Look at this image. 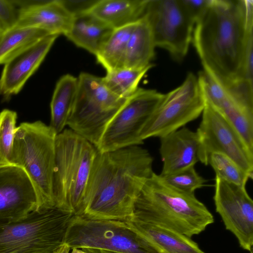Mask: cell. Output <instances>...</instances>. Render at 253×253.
Wrapping results in <instances>:
<instances>
[{
	"label": "cell",
	"instance_id": "2",
	"mask_svg": "<svg viewBox=\"0 0 253 253\" xmlns=\"http://www.w3.org/2000/svg\"><path fill=\"white\" fill-rule=\"evenodd\" d=\"M253 29L252 0H211L195 23L192 42L204 70L228 88L239 80Z\"/></svg>",
	"mask_w": 253,
	"mask_h": 253
},
{
	"label": "cell",
	"instance_id": "23",
	"mask_svg": "<svg viewBox=\"0 0 253 253\" xmlns=\"http://www.w3.org/2000/svg\"><path fill=\"white\" fill-rule=\"evenodd\" d=\"M78 78L66 74L56 83L50 102V126L58 134L66 126L78 88Z\"/></svg>",
	"mask_w": 253,
	"mask_h": 253
},
{
	"label": "cell",
	"instance_id": "12",
	"mask_svg": "<svg viewBox=\"0 0 253 253\" xmlns=\"http://www.w3.org/2000/svg\"><path fill=\"white\" fill-rule=\"evenodd\" d=\"M202 114V120L196 131L199 161L207 166L211 153H221L253 174V152L237 131L219 112L206 103Z\"/></svg>",
	"mask_w": 253,
	"mask_h": 253
},
{
	"label": "cell",
	"instance_id": "6",
	"mask_svg": "<svg viewBox=\"0 0 253 253\" xmlns=\"http://www.w3.org/2000/svg\"><path fill=\"white\" fill-rule=\"evenodd\" d=\"M73 215L54 207L18 220L0 218V253H53L64 244Z\"/></svg>",
	"mask_w": 253,
	"mask_h": 253
},
{
	"label": "cell",
	"instance_id": "18",
	"mask_svg": "<svg viewBox=\"0 0 253 253\" xmlns=\"http://www.w3.org/2000/svg\"><path fill=\"white\" fill-rule=\"evenodd\" d=\"M114 30L87 11L74 16L65 36L77 46L95 56Z\"/></svg>",
	"mask_w": 253,
	"mask_h": 253
},
{
	"label": "cell",
	"instance_id": "11",
	"mask_svg": "<svg viewBox=\"0 0 253 253\" xmlns=\"http://www.w3.org/2000/svg\"><path fill=\"white\" fill-rule=\"evenodd\" d=\"M164 95L155 89L139 87L110 122L97 150L108 152L143 144L141 130Z\"/></svg>",
	"mask_w": 253,
	"mask_h": 253
},
{
	"label": "cell",
	"instance_id": "24",
	"mask_svg": "<svg viewBox=\"0 0 253 253\" xmlns=\"http://www.w3.org/2000/svg\"><path fill=\"white\" fill-rule=\"evenodd\" d=\"M46 31L37 28L14 26L0 33V65L49 35Z\"/></svg>",
	"mask_w": 253,
	"mask_h": 253
},
{
	"label": "cell",
	"instance_id": "5",
	"mask_svg": "<svg viewBox=\"0 0 253 253\" xmlns=\"http://www.w3.org/2000/svg\"><path fill=\"white\" fill-rule=\"evenodd\" d=\"M58 134L41 121L22 123L17 127L11 161L31 180L37 198V211L55 207L53 178L55 144Z\"/></svg>",
	"mask_w": 253,
	"mask_h": 253
},
{
	"label": "cell",
	"instance_id": "20",
	"mask_svg": "<svg viewBox=\"0 0 253 253\" xmlns=\"http://www.w3.org/2000/svg\"><path fill=\"white\" fill-rule=\"evenodd\" d=\"M147 0H100L88 10L114 29L134 23L144 14Z\"/></svg>",
	"mask_w": 253,
	"mask_h": 253
},
{
	"label": "cell",
	"instance_id": "19",
	"mask_svg": "<svg viewBox=\"0 0 253 253\" xmlns=\"http://www.w3.org/2000/svg\"><path fill=\"white\" fill-rule=\"evenodd\" d=\"M124 222L163 253H205L190 238L173 230L133 219Z\"/></svg>",
	"mask_w": 253,
	"mask_h": 253
},
{
	"label": "cell",
	"instance_id": "32",
	"mask_svg": "<svg viewBox=\"0 0 253 253\" xmlns=\"http://www.w3.org/2000/svg\"><path fill=\"white\" fill-rule=\"evenodd\" d=\"M85 252L86 253H123L105 250H101V249H92V248H83L81 249Z\"/></svg>",
	"mask_w": 253,
	"mask_h": 253
},
{
	"label": "cell",
	"instance_id": "8",
	"mask_svg": "<svg viewBox=\"0 0 253 253\" xmlns=\"http://www.w3.org/2000/svg\"><path fill=\"white\" fill-rule=\"evenodd\" d=\"M64 244L73 248H92L123 253H163L124 221L94 219L74 214Z\"/></svg>",
	"mask_w": 253,
	"mask_h": 253
},
{
	"label": "cell",
	"instance_id": "21",
	"mask_svg": "<svg viewBox=\"0 0 253 253\" xmlns=\"http://www.w3.org/2000/svg\"><path fill=\"white\" fill-rule=\"evenodd\" d=\"M211 107L228 121L253 151V110L246 106L227 87L220 98Z\"/></svg>",
	"mask_w": 253,
	"mask_h": 253
},
{
	"label": "cell",
	"instance_id": "16",
	"mask_svg": "<svg viewBox=\"0 0 253 253\" xmlns=\"http://www.w3.org/2000/svg\"><path fill=\"white\" fill-rule=\"evenodd\" d=\"M58 37L47 36L4 64L0 78V95L8 98L21 91L39 68Z\"/></svg>",
	"mask_w": 253,
	"mask_h": 253
},
{
	"label": "cell",
	"instance_id": "22",
	"mask_svg": "<svg viewBox=\"0 0 253 253\" xmlns=\"http://www.w3.org/2000/svg\"><path fill=\"white\" fill-rule=\"evenodd\" d=\"M155 47L150 27L143 17L136 22L128 39L125 67L142 68L150 65Z\"/></svg>",
	"mask_w": 253,
	"mask_h": 253
},
{
	"label": "cell",
	"instance_id": "26",
	"mask_svg": "<svg viewBox=\"0 0 253 253\" xmlns=\"http://www.w3.org/2000/svg\"><path fill=\"white\" fill-rule=\"evenodd\" d=\"M153 66L152 64L142 68L124 67L107 72L103 81L113 93L128 99L137 90L141 79Z\"/></svg>",
	"mask_w": 253,
	"mask_h": 253
},
{
	"label": "cell",
	"instance_id": "14",
	"mask_svg": "<svg viewBox=\"0 0 253 253\" xmlns=\"http://www.w3.org/2000/svg\"><path fill=\"white\" fill-rule=\"evenodd\" d=\"M37 198L26 173L20 168L0 169V218L18 220L37 210Z\"/></svg>",
	"mask_w": 253,
	"mask_h": 253
},
{
	"label": "cell",
	"instance_id": "13",
	"mask_svg": "<svg viewBox=\"0 0 253 253\" xmlns=\"http://www.w3.org/2000/svg\"><path fill=\"white\" fill-rule=\"evenodd\" d=\"M213 200L226 229L237 238L240 246L252 252L253 201L245 186L224 181L215 176Z\"/></svg>",
	"mask_w": 253,
	"mask_h": 253
},
{
	"label": "cell",
	"instance_id": "7",
	"mask_svg": "<svg viewBox=\"0 0 253 253\" xmlns=\"http://www.w3.org/2000/svg\"><path fill=\"white\" fill-rule=\"evenodd\" d=\"M78 81L66 125L96 147L107 126L127 99L110 91L102 78L83 72Z\"/></svg>",
	"mask_w": 253,
	"mask_h": 253
},
{
	"label": "cell",
	"instance_id": "29",
	"mask_svg": "<svg viewBox=\"0 0 253 253\" xmlns=\"http://www.w3.org/2000/svg\"><path fill=\"white\" fill-rule=\"evenodd\" d=\"M161 176L172 187L189 194H194L196 190L205 186L207 181L198 173L194 166Z\"/></svg>",
	"mask_w": 253,
	"mask_h": 253
},
{
	"label": "cell",
	"instance_id": "35",
	"mask_svg": "<svg viewBox=\"0 0 253 253\" xmlns=\"http://www.w3.org/2000/svg\"><path fill=\"white\" fill-rule=\"evenodd\" d=\"M4 30V29L1 23L0 22V33H1Z\"/></svg>",
	"mask_w": 253,
	"mask_h": 253
},
{
	"label": "cell",
	"instance_id": "25",
	"mask_svg": "<svg viewBox=\"0 0 253 253\" xmlns=\"http://www.w3.org/2000/svg\"><path fill=\"white\" fill-rule=\"evenodd\" d=\"M136 22L114 29L95 55L107 72L125 67L127 42Z\"/></svg>",
	"mask_w": 253,
	"mask_h": 253
},
{
	"label": "cell",
	"instance_id": "31",
	"mask_svg": "<svg viewBox=\"0 0 253 253\" xmlns=\"http://www.w3.org/2000/svg\"><path fill=\"white\" fill-rule=\"evenodd\" d=\"M186 11L195 23L210 5L211 0H181Z\"/></svg>",
	"mask_w": 253,
	"mask_h": 253
},
{
	"label": "cell",
	"instance_id": "4",
	"mask_svg": "<svg viewBox=\"0 0 253 253\" xmlns=\"http://www.w3.org/2000/svg\"><path fill=\"white\" fill-rule=\"evenodd\" d=\"M97 152L94 145L71 129L57 135L53 178L55 208L80 214Z\"/></svg>",
	"mask_w": 253,
	"mask_h": 253
},
{
	"label": "cell",
	"instance_id": "34",
	"mask_svg": "<svg viewBox=\"0 0 253 253\" xmlns=\"http://www.w3.org/2000/svg\"><path fill=\"white\" fill-rule=\"evenodd\" d=\"M71 250V253H86L81 249L73 248Z\"/></svg>",
	"mask_w": 253,
	"mask_h": 253
},
{
	"label": "cell",
	"instance_id": "10",
	"mask_svg": "<svg viewBox=\"0 0 253 253\" xmlns=\"http://www.w3.org/2000/svg\"><path fill=\"white\" fill-rule=\"evenodd\" d=\"M143 17L155 46L167 50L174 60L182 61L192 42L195 22L181 0H147Z\"/></svg>",
	"mask_w": 253,
	"mask_h": 253
},
{
	"label": "cell",
	"instance_id": "17",
	"mask_svg": "<svg viewBox=\"0 0 253 253\" xmlns=\"http://www.w3.org/2000/svg\"><path fill=\"white\" fill-rule=\"evenodd\" d=\"M160 138L159 149L164 176L190 166L199 160V137L196 131L182 127Z\"/></svg>",
	"mask_w": 253,
	"mask_h": 253
},
{
	"label": "cell",
	"instance_id": "27",
	"mask_svg": "<svg viewBox=\"0 0 253 253\" xmlns=\"http://www.w3.org/2000/svg\"><path fill=\"white\" fill-rule=\"evenodd\" d=\"M215 176L227 182L246 186L248 181L252 179L253 174L246 171L228 156L218 152L211 153L209 158Z\"/></svg>",
	"mask_w": 253,
	"mask_h": 253
},
{
	"label": "cell",
	"instance_id": "28",
	"mask_svg": "<svg viewBox=\"0 0 253 253\" xmlns=\"http://www.w3.org/2000/svg\"><path fill=\"white\" fill-rule=\"evenodd\" d=\"M17 115L16 112L4 109L0 112V169L13 166L11 158Z\"/></svg>",
	"mask_w": 253,
	"mask_h": 253
},
{
	"label": "cell",
	"instance_id": "15",
	"mask_svg": "<svg viewBox=\"0 0 253 253\" xmlns=\"http://www.w3.org/2000/svg\"><path fill=\"white\" fill-rule=\"evenodd\" d=\"M14 2L18 7L14 26L40 29L58 36H65L70 29L74 16L61 0Z\"/></svg>",
	"mask_w": 253,
	"mask_h": 253
},
{
	"label": "cell",
	"instance_id": "1",
	"mask_svg": "<svg viewBox=\"0 0 253 253\" xmlns=\"http://www.w3.org/2000/svg\"><path fill=\"white\" fill-rule=\"evenodd\" d=\"M153 157L138 145L97 151L79 215L125 221L133 216L135 200L154 172Z\"/></svg>",
	"mask_w": 253,
	"mask_h": 253
},
{
	"label": "cell",
	"instance_id": "3",
	"mask_svg": "<svg viewBox=\"0 0 253 253\" xmlns=\"http://www.w3.org/2000/svg\"><path fill=\"white\" fill-rule=\"evenodd\" d=\"M131 219L167 228L190 238L214 222L211 213L194 194L174 188L155 172L135 200Z\"/></svg>",
	"mask_w": 253,
	"mask_h": 253
},
{
	"label": "cell",
	"instance_id": "33",
	"mask_svg": "<svg viewBox=\"0 0 253 253\" xmlns=\"http://www.w3.org/2000/svg\"><path fill=\"white\" fill-rule=\"evenodd\" d=\"M70 250H71L68 246L65 244H63L55 251L53 253H69Z\"/></svg>",
	"mask_w": 253,
	"mask_h": 253
},
{
	"label": "cell",
	"instance_id": "9",
	"mask_svg": "<svg viewBox=\"0 0 253 253\" xmlns=\"http://www.w3.org/2000/svg\"><path fill=\"white\" fill-rule=\"evenodd\" d=\"M205 106L197 77L189 72L181 85L165 94L142 129L141 139L161 138L183 127L198 118Z\"/></svg>",
	"mask_w": 253,
	"mask_h": 253
},
{
	"label": "cell",
	"instance_id": "30",
	"mask_svg": "<svg viewBox=\"0 0 253 253\" xmlns=\"http://www.w3.org/2000/svg\"><path fill=\"white\" fill-rule=\"evenodd\" d=\"M18 8L11 0H0V22L4 30L14 27L17 21Z\"/></svg>",
	"mask_w": 253,
	"mask_h": 253
}]
</instances>
